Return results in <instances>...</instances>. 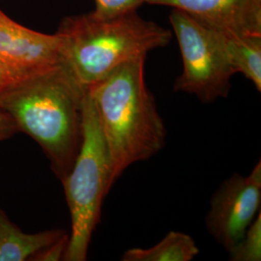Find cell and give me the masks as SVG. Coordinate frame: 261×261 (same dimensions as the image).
<instances>
[{
	"label": "cell",
	"instance_id": "1",
	"mask_svg": "<svg viewBox=\"0 0 261 261\" xmlns=\"http://www.w3.org/2000/svg\"><path fill=\"white\" fill-rule=\"evenodd\" d=\"M86 93L64 62L28 75L0 93V110L41 146L61 182L82 144Z\"/></svg>",
	"mask_w": 261,
	"mask_h": 261
},
{
	"label": "cell",
	"instance_id": "2",
	"mask_svg": "<svg viewBox=\"0 0 261 261\" xmlns=\"http://www.w3.org/2000/svg\"><path fill=\"white\" fill-rule=\"evenodd\" d=\"M145 58L118 66L87 88L107 147L111 189L130 166L166 145V126L144 80Z\"/></svg>",
	"mask_w": 261,
	"mask_h": 261
},
{
	"label": "cell",
	"instance_id": "3",
	"mask_svg": "<svg viewBox=\"0 0 261 261\" xmlns=\"http://www.w3.org/2000/svg\"><path fill=\"white\" fill-rule=\"evenodd\" d=\"M57 33L64 63L86 88L118 66L166 47L171 39L168 29L140 18L136 11L111 18L93 12L68 17Z\"/></svg>",
	"mask_w": 261,
	"mask_h": 261
},
{
	"label": "cell",
	"instance_id": "4",
	"mask_svg": "<svg viewBox=\"0 0 261 261\" xmlns=\"http://www.w3.org/2000/svg\"><path fill=\"white\" fill-rule=\"evenodd\" d=\"M62 184L72 224L64 260H86L92 235L100 222L103 198L111 191L107 147L88 91L83 110L82 144Z\"/></svg>",
	"mask_w": 261,
	"mask_h": 261
},
{
	"label": "cell",
	"instance_id": "5",
	"mask_svg": "<svg viewBox=\"0 0 261 261\" xmlns=\"http://www.w3.org/2000/svg\"><path fill=\"white\" fill-rule=\"evenodd\" d=\"M169 20L183 61V72L174 84V90L194 95L206 103L227 97L235 73L222 33L178 9H172Z\"/></svg>",
	"mask_w": 261,
	"mask_h": 261
},
{
	"label": "cell",
	"instance_id": "6",
	"mask_svg": "<svg viewBox=\"0 0 261 261\" xmlns=\"http://www.w3.org/2000/svg\"><path fill=\"white\" fill-rule=\"evenodd\" d=\"M261 163L251 173H234L220 185L212 196L206 225L215 241L229 252L246 233L260 212Z\"/></svg>",
	"mask_w": 261,
	"mask_h": 261
},
{
	"label": "cell",
	"instance_id": "7",
	"mask_svg": "<svg viewBox=\"0 0 261 261\" xmlns=\"http://www.w3.org/2000/svg\"><path fill=\"white\" fill-rule=\"evenodd\" d=\"M0 62L25 75L64 62L62 39L13 20L0 9Z\"/></svg>",
	"mask_w": 261,
	"mask_h": 261
},
{
	"label": "cell",
	"instance_id": "8",
	"mask_svg": "<svg viewBox=\"0 0 261 261\" xmlns=\"http://www.w3.org/2000/svg\"><path fill=\"white\" fill-rule=\"evenodd\" d=\"M185 12L220 32L261 35V0H147Z\"/></svg>",
	"mask_w": 261,
	"mask_h": 261
},
{
	"label": "cell",
	"instance_id": "9",
	"mask_svg": "<svg viewBox=\"0 0 261 261\" xmlns=\"http://www.w3.org/2000/svg\"><path fill=\"white\" fill-rule=\"evenodd\" d=\"M65 233L60 229L25 233L0 208V261L32 260L38 252Z\"/></svg>",
	"mask_w": 261,
	"mask_h": 261
},
{
	"label": "cell",
	"instance_id": "10",
	"mask_svg": "<svg viewBox=\"0 0 261 261\" xmlns=\"http://www.w3.org/2000/svg\"><path fill=\"white\" fill-rule=\"evenodd\" d=\"M234 73H241L261 91V35L221 32Z\"/></svg>",
	"mask_w": 261,
	"mask_h": 261
},
{
	"label": "cell",
	"instance_id": "11",
	"mask_svg": "<svg viewBox=\"0 0 261 261\" xmlns=\"http://www.w3.org/2000/svg\"><path fill=\"white\" fill-rule=\"evenodd\" d=\"M199 254L196 241L180 231H170L148 249L134 248L123 253V261H191Z\"/></svg>",
	"mask_w": 261,
	"mask_h": 261
},
{
	"label": "cell",
	"instance_id": "12",
	"mask_svg": "<svg viewBox=\"0 0 261 261\" xmlns=\"http://www.w3.org/2000/svg\"><path fill=\"white\" fill-rule=\"evenodd\" d=\"M232 261L261 260V213L254 218L242 239L228 252Z\"/></svg>",
	"mask_w": 261,
	"mask_h": 261
},
{
	"label": "cell",
	"instance_id": "13",
	"mask_svg": "<svg viewBox=\"0 0 261 261\" xmlns=\"http://www.w3.org/2000/svg\"><path fill=\"white\" fill-rule=\"evenodd\" d=\"M147 0H95L94 14L102 18H111L136 11Z\"/></svg>",
	"mask_w": 261,
	"mask_h": 261
},
{
	"label": "cell",
	"instance_id": "14",
	"mask_svg": "<svg viewBox=\"0 0 261 261\" xmlns=\"http://www.w3.org/2000/svg\"><path fill=\"white\" fill-rule=\"evenodd\" d=\"M69 243V235L65 233L59 240L47 246L44 250L38 252L32 260L58 261L64 260L67 247Z\"/></svg>",
	"mask_w": 261,
	"mask_h": 261
},
{
	"label": "cell",
	"instance_id": "15",
	"mask_svg": "<svg viewBox=\"0 0 261 261\" xmlns=\"http://www.w3.org/2000/svg\"><path fill=\"white\" fill-rule=\"evenodd\" d=\"M28 75L0 62V93Z\"/></svg>",
	"mask_w": 261,
	"mask_h": 261
},
{
	"label": "cell",
	"instance_id": "16",
	"mask_svg": "<svg viewBox=\"0 0 261 261\" xmlns=\"http://www.w3.org/2000/svg\"><path fill=\"white\" fill-rule=\"evenodd\" d=\"M19 130L9 114L0 110V140H7Z\"/></svg>",
	"mask_w": 261,
	"mask_h": 261
}]
</instances>
